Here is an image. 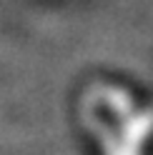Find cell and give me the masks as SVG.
I'll return each mask as SVG.
<instances>
[{
	"mask_svg": "<svg viewBox=\"0 0 153 155\" xmlns=\"http://www.w3.org/2000/svg\"><path fill=\"white\" fill-rule=\"evenodd\" d=\"M78 115L98 155H148L153 105L141 103L126 85L98 80L80 95Z\"/></svg>",
	"mask_w": 153,
	"mask_h": 155,
	"instance_id": "obj_1",
	"label": "cell"
}]
</instances>
